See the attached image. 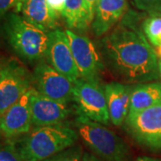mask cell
<instances>
[{
  "label": "cell",
  "instance_id": "cell-25",
  "mask_svg": "<svg viewBox=\"0 0 161 161\" xmlns=\"http://www.w3.org/2000/svg\"><path fill=\"white\" fill-rule=\"evenodd\" d=\"M81 161H101L98 157H96L93 154H91L89 152H83L81 157Z\"/></svg>",
  "mask_w": 161,
  "mask_h": 161
},
{
  "label": "cell",
  "instance_id": "cell-14",
  "mask_svg": "<svg viewBox=\"0 0 161 161\" xmlns=\"http://www.w3.org/2000/svg\"><path fill=\"white\" fill-rule=\"evenodd\" d=\"M132 88L115 81L104 86L110 121L116 126H121L129 114Z\"/></svg>",
  "mask_w": 161,
  "mask_h": 161
},
{
  "label": "cell",
  "instance_id": "cell-6",
  "mask_svg": "<svg viewBox=\"0 0 161 161\" xmlns=\"http://www.w3.org/2000/svg\"><path fill=\"white\" fill-rule=\"evenodd\" d=\"M73 101L76 106V112L87 118L102 125L110 122L105 91L97 81L79 78L75 82Z\"/></svg>",
  "mask_w": 161,
  "mask_h": 161
},
{
  "label": "cell",
  "instance_id": "cell-24",
  "mask_svg": "<svg viewBox=\"0 0 161 161\" xmlns=\"http://www.w3.org/2000/svg\"><path fill=\"white\" fill-rule=\"evenodd\" d=\"M16 0H0V17L5 16L9 10L14 9Z\"/></svg>",
  "mask_w": 161,
  "mask_h": 161
},
{
  "label": "cell",
  "instance_id": "cell-5",
  "mask_svg": "<svg viewBox=\"0 0 161 161\" xmlns=\"http://www.w3.org/2000/svg\"><path fill=\"white\" fill-rule=\"evenodd\" d=\"M125 129L137 143L150 150H161V103L128 114Z\"/></svg>",
  "mask_w": 161,
  "mask_h": 161
},
{
  "label": "cell",
  "instance_id": "cell-8",
  "mask_svg": "<svg viewBox=\"0 0 161 161\" xmlns=\"http://www.w3.org/2000/svg\"><path fill=\"white\" fill-rule=\"evenodd\" d=\"M34 82L33 75L14 62L2 66L0 74V115L29 92Z\"/></svg>",
  "mask_w": 161,
  "mask_h": 161
},
{
  "label": "cell",
  "instance_id": "cell-22",
  "mask_svg": "<svg viewBox=\"0 0 161 161\" xmlns=\"http://www.w3.org/2000/svg\"><path fill=\"white\" fill-rule=\"evenodd\" d=\"M47 4L55 14L59 17L60 15H63L64 6H65V0H47Z\"/></svg>",
  "mask_w": 161,
  "mask_h": 161
},
{
  "label": "cell",
  "instance_id": "cell-3",
  "mask_svg": "<svg viewBox=\"0 0 161 161\" xmlns=\"http://www.w3.org/2000/svg\"><path fill=\"white\" fill-rule=\"evenodd\" d=\"M3 31L12 49L23 60L32 63L46 58L48 33L28 23L17 13L5 15Z\"/></svg>",
  "mask_w": 161,
  "mask_h": 161
},
{
  "label": "cell",
  "instance_id": "cell-20",
  "mask_svg": "<svg viewBox=\"0 0 161 161\" xmlns=\"http://www.w3.org/2000/svg\"><path fill=\"white\" fill-rule=\"evenodd\" d=\"M0 161H22L15 145L8 143L0 146Z\"/></svg>",
  "mask_w": 161,
  "mask_h": 161
},
{
  "label": "cell",
  "instance_id": "cell-9",
  "mask_svg": "<svg viewBox=\"0 0 161 161\" xmlns=\"http://www.w3.org/2000/svg\"><path fill=\"white\" fill-rule=\"evenodd\" d=\"M35 89L47 98L69 103L73 100L75 82L53 68L47 62L40 61L33 72Z\"/></svg>",
  "mask_w": 161,
  "mask_h": 161
},
{
  "label": "cell",
  "instance_id": "cell-13",
  "mask_svg": "<svg viewBox=\"0 0 161 161\" xmlns=\"http://www.w3.org/2000/svg\"><path fill=\"white\" fill-rule=\"evenodd\" d=\"M127 8V0H98L92 23L94 34H107L124 18Z\"/></svg>",
  "mask_w": 161,
  "mask_h": 161
},
{
  "label": "cell",
  "instance_id": "cell-21",
  "mask_svg": "<svg viewBox=\"0 0 161 161\" xmlns=\"http://www.w3.org/2000/svg\"><path fill=\"white\" fill-rule=\"evenodd\" d=\"M140 10L152 13H161V0H133Z\"/></svg>",
  "mask_w": 161,
  "mask_h": 161
},
{
  "label": "cell",
  "instance_id": "cell-16",
  "mask_svg": "<svg viewBox=\"0 0 161 161\" xmlns=\"http://www.w3.org/2000/svg\"><path fill=\"white\" fill-rule=\"evenodd\" d=\"M161 103L160 82H142L133 85L129 114L137 113Z\"/></svg>",
  "mask_w": 161,
  "mask_h": 161
},
{
  "label": "cell",
  "instance_id": "cell-12",
  "mask_svg": "<svg viewBox=\"0 0 161 161\" xmlns=\"http://www.w3.org/2000/svg\"><path fill=\"white\" fill-rule=\"evenodd\" d=\"M31 90L0 115V132L7 138L26 134L31 131Z\"/></svg>",
  "mask_w": 161,
  "mask_h": 161
},
{
  "label": "cell",
  "instance_id": "cell-2",
  "mask_svg": "<svg viewBox=\"0 0 161 161\" xmlns=\"http://www.w3.org/2000/svg\"><path fill=\"white\" fill-rule=\"evenodd\" d=\"M78 132L64 124L35 127L15 145L22 161H42L76 144Z\"/></svg>",
  "mask_w": 161,
  "mask_h": 161
},
{
  "label": "cell",
  "instance_id": "cell-15",
  "mask_svg": "<svg viewBox=\"0 0 161 161\" xmlns=\"http://www.w3.org/2000/svg\"><path fill=\"white\" fill-rule=\"evenodd\" d=\"M20 13L24 20L47 33L58 28V17L52 11L47 0H26Z\"/></svg>",
  "mask_w": 161,
  "mask_h": 161
},
{
  "label": "cell",
  "instance_id": "cell-18",
  "mask_svg": "<svg viewBox=\"0 0 161 161\" xmlns=\"http://www.w3.org/2000/svg\"><path fill=\"white\" fill-rule=\"evenodd\" d=\"M142 29L152 46H161V13L150 14L143 20Z\"/></svg>",
  "mask_w": 161,
  "mask_h": 161
},
{
  "label": "cell",
  "instance_id": "cell-17",
  "mask_svg": "<svg viewBox=\"0 0 161 161\" xmlns=\"http://www.w3.org/2000/svg\"><path fill=\"white\" fill-rule=\"evenodd\" d=\"M69 30H83L90 26L84 0H65L62 15Z\"/></svg>",
  "mask_w": 161,
  "mask_h": 161
},
{
  "label": "cell",
  "instance_id": "cell-27",
  "mask_svg": "<svg viewBox=\"0 0 161 161\" xmlns=\"http://www.w3.org/2000/svg\"><path fill=\"white\" fill-rule=\"evenodd\" d=\"M135 161H161V159L150 158V157H140Z\"/></svg>",
  "mask_w": 161,
  "mask_h": 161
},
{
  "label": "cell",
  "instance_id": "cell-7",
  "mask_svg": "<svg viewBox=\"0 0 161 161\" xmlns=\"http://www.w3.org/2000/svg\"><path fill=\"white\" fill-rule=\"evenodd\" d=\"M70 47L80 78L98 82L104 70V62L98 49L88 37L66 30Z\"/></svg>",
  "mask_w": 161,
  "mask_h": 161
},
{
  "label": "cell",
  "instance_id": "cell-28",
  "mask_svg": "<svg viewBox=\"0 0 161 161\" xmlns=\"http://www.w3.org/2000/svg\"><path fill=\"white\" fill-rule=\"evenodd\" d=\"M158 70H159V75H161V57L159 58V61H158Z\"/></svg>",
  "mask_w": 161,
  "mask_h": 161
},
{
  "label": "cell",
  "instance_id": "cell-11",
  "mask_svg": "<svg viewBox=\"0 0 161 161\" xmlns=\"http://www.w3.org/2000/svg\"><path fill=\"white\" fill-rule=\"evenodd\" d=\"M71 111L68 103L47 98L35 88H31V112L32 125L35 127L64 124L68 118Z\"/></svg>",
  "mask_w": 161,
  "mask_h": 161
},
{
  "label": "cell",
  "instance_id": "cell-19",
  "mask_svg": "<svg viewBox=\"0 0 161 161\" xmlns=\"http://www.w3.org/2000/svg\"><path fill=\"white\" fill-rule=\"evenodd\" d=\"M82 149L80 145L75 144L66 150L42 161H81Z\"/></svg>",
  "mask_w": 161,
  "mask_h": 161
},
{
  "label": "cell",
  "instance_id": "cell-23",
  "mask_svg": "<svg viewBox=\"0 0 161 161\" xmlns=\"http://www.w3.org/2000/svg\"><path fill=\"white\" fill-rule=\"evenodd\" d=\"M98 0H84L85 2V7H86L87 17H88V22L90 25L92 24L93 18H94V14H95V9Z\"/></svg>",
  "mask_w": 161,
  "mask_h": 161
},
{
  "label": "cell",
  "instance_id": "cell-26",
  "mask_svg": "<svg viewBox=\"0 0 161 161\" xmlns=\"http://www.w3.org/2000/svg\"><path fill=\"white\" fill-rule=\"evenodd\" d=\"M26 0H16V4H15V7H14V10L15 13H20L21 9H22V6H23V3L25 2Z\"/></svg>",
  "mask_w": 161,
  "mask_h": 161
},
{
  "label": "cell",
  "instance_id": "cell-29",
  "mask_svg": "<svg viewBox=\"0 0 161 161\" xmlns=\"http://www.w3.org/2000/svg\"><path fill=\"white\" fill-rule=\"evenodd\" d=\"M1 70H2V66L0 65V74H1Z\"/></svg>",
  "mask_w": 161,
  "mask_h": 161
},
{
  "label": "cell",
  "instance_id": "cell-1",
  "mask_svg": "<svg viewBox=\"0 0 161 161\" xmlns=\"http://www.w3.org/2000/svg\"><path fill=\"white\" fill-rule=\"evenodd\" d=\"M139 14L128 12L109 33L98 42L104 64L122 80L142 83L157 80L159 75L155 49L137 25Z\"/></svg>",
  "mask_w": 161,
  "mask_h": 161
},
{
  "label": "cell",
  "instance_id": "cell-10",
  "mask_svg": "<svg viewBox=\"0 0 161 161\" xmlns=\"http://www.w3.org/2000/svg\"><path fill=\"white\" fill-rule=\"evenodd\" d=\"M46 58L53 68L67 77L71 81L75 82L80 78L65 31L57 28L48 32Z\"/></svg>",
  "mask_w": 161,
  "mask_h": 161
},
{
  "label": "cell",
  "instance_id": "cell-4",
  "mask_svg": "<svg viewBox=\"0 0 161 161\" xmlns=\"http://www.w3.org/2000/svg\"><path fill=\"white\" fill-rule=\"evenodd\" d=\"M74 125L84 144L104 160L132 161L126 142L102 124L76 112Z\"/></svg>",
  "mask_w": 161,
  "mask_h": 161
}]
</instances>
